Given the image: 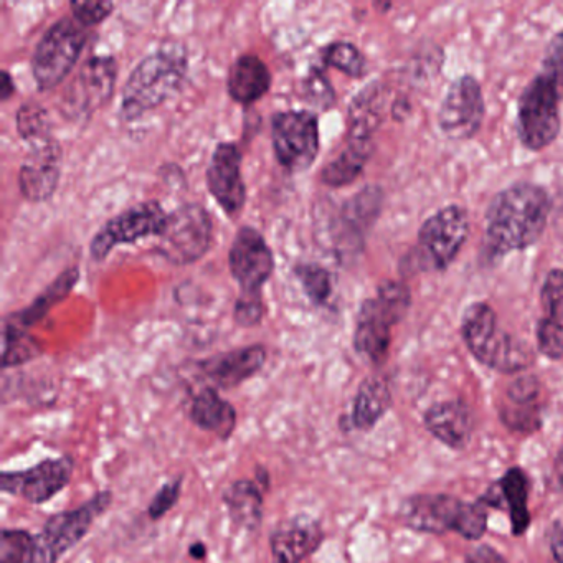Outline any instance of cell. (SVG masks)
<instances>
[{"label":"cell","instance_id":"1","mask_svg":"<svg viewBox=\"0 0 563 563\" xmlns=\"http://www.w3.org/2000/svg\"><path fill=\"white\" fill-rule=\"evenodd\" d=\"M552 202L542 187L516 184L497 194L487 209L486 239L494 255L522 252L545 232Z\"/></svg>","mask_w":563,"mask_h":563},{"label":"cell","instance_id":"2","mask_svg":"<svg viewBox=\"0 0 563 563\" xmlns=\"http://www.w3.org/2000/svg\"><path fill=\"white\" fill-rule=\"evenodd\" d=\"M189 71V55L180 42H166L131 71L121 95L120 118L136 121L179 93Z\"/></svg>","mask_w":563,"mask_h":563},{"label":"cell","instance_id":"3","mask_svg":"<svg viewBox=\"0 0 563 563\" xmlns=\"http://www.w3.org/2000/svg\"><path fill=\"white\" fill-rule=\"evenodd\" d=\"M398 519L417 532L443 536L460 533L467 540H479L487 530V510L479 500L466 503L448 494H415L398 509Z\"/></svg>","mask_w":563,"mask_h":563},{"label":"cell","instance_id":"4","mask_svg":"<svg viewBox=\"0 0 563 563\" xmlns=\"http://www.w3.org/2000/svg\"><path fill=\"white\" fill-rule=\"evenodd\" d=\"M411 295L400 282H384L375 298L365 299L355 321L354 349L361 357L374 365H382L388 357L391 329L410 309Z\"/></svg>","mask_w":563,"mask_h":563},{"label":"cell","instance_id":"5","mask_svg":"<svg viewBox=\"0 0 563 563\" xmlns=\"http://www.w3.org/2000/svg\"><path fill=\"white\" fill-rule=\"evenodd\" d=\"M461 334L471 354L486 367L516 374L532 365V351L497 328L496 312L486 302H474L464 311Z\"/></svg>","mask_w":563,"mask_h":563},{"label":"cell","instance_id":"6","mask_svg":"<svg viewBox=\"0 0 563 563\" xmlns=\"http://www.w3.org/2000/svg\"><path fill=\"white\" fill-rule=\"evenodd\" d=\"M470 235V217L460 206H448L424 220L417 245L404 260L401 272H441L460 255Z\"/></svg>","mask_w":563,"mask_h":563},{"label":"cell","instance_id":"7","mask_svg":"<svg viewBox=\"0 0 563 563\" xmlns=\"http://www.w3.org/2000/svg\"><path fill=\"white\" fill-rule=\"evenodd\" d=\"M90 38V29L65 15L47 29L32 55V75L38 91H51L77 67Z\"/></svg>","mask_w":563,"mask_h":563},{"label":"cell","instance_id":"8","mask_svg":"<svg viewBox=\"0 0 563 563\" xmlns=\"http://www.w3.org/2000/svg\"><path fill=\"white\" fill-rule=\"evenodd\" d=\"M113 504L111 490H100L81 506L62 510L48 517L41 533L35 536L31 563H58V560L78 545Z\"/></svg>","mask_w":563,"mask_h":563},{"label":"cell","instance_id":"9","mask_svg":"<svg viewBox=\"0 0 563 563\" xmlns=\"http://www.w3.org/2000/svg\"><path fill=\"white\" fill-rule=\"evenodd\" d=\"M212 243L213 220L209 210L200 203H184L169 213L156 252L173 265H192L210 252Z\"/></svg>","mask_w":563,"mask_h":563},{"label":"cell","instance_id":"10","mask_svg":"<svg viewBox=\"0 0 563 563\" xmlns=\"http://www.w3.org/2000/svg\"><path fill=\"white\" fill-rule=\"evenodd\" d=\"M560 98L559 87L543 74L537 75L520 95L517 131L527 150H545L559 136Z\"/></svg>","mask_w":563,"mask_h":563},{"label":"cell","instance_id":"11","mask_svg":"<svg viewBox=\"0 0 563 563\" xmlns=\"http://www.w3.org/2000/svg\"><path fill=\"white\" fill-rule=\"evenodd\" d=\"M272 143L276 161L291 174L314 164L321 146L318 114L312 110H286L273 114Z\"/></svg>","mask_w":563,"mask_h":563},{"label":"cell","instance_id":"12","mask_svg":"<svg viewBox=\"0 0 563 563\" xmlns=\"http://www.w3.org/2000/svg\"><path fill=\"white\" fill-rule=\"evenodd\" d=\"M169 213L157 200H146L108 220L90 242V256L101 263L118 245H131L140 240L161 236L166 232Z\"/></svg>","mask_w":563,"mask_h":563},{"label":"cell","instance_id":"13","mask_svg":"<svg viewBox=\"0 0 563 563\" xmlns=\"http://www.w3.org/2000/svg\"><path fill=\"white\" fill-rule=\"evenodd\" d=\"M117 78L118 65L113 57L88 58L65 91L62 113L75 121L93 117L113 97Z\"/></svg>","mask_w":563,"mask_h":563},{"label":"cell","instance_id":"14","mask_svg":"<svg viewBox=\"0 0 563 563\" xmlns=\"http://www.w3.org/2000/svg\"><path fill=\"white\" fill-rule=\"evenodd\" d=\"M74 473L75 460L70 454L48 457L29 470L4 471L0 476V490L41 506L62 493Z\"/></svg>","mask_w":563,"mask_h":563},{"label":"cell","instance_id":"15","mask_svg":"<svg viewBox=\"0 0 563 563\" xmlns=\"http://www.w3.org/2000/svg\"><path fill=\"white\" fill-rule=\"evenodd\" d=\"M229 266L240 292L263 295V286L275 272V256L260 230L253 227L239 229L230 246Z\"/></svg>","mask_w":563,"mask_h":563},{"label":"cell","instance_id":"16","mask_svg":"<svg viewBox=\"0 0 563 563\" xmlns=\"http://www.w3.org/2000/svg\"><path fill=\"white\" fill-rule=\"evenodd\" d=\"M486 104L479 81L464 75L454 81L441 103L438 123L444 136L453 141H467L483 126Z\"/></svg>","mask_w":563,"mask_h":563},{"label":"cell","instance_id":"17","mask_svg":"<svg viewBox=\"0 0 563 563\" xmlns=\"http://www.w3.org/2000/svg\"><path fill=\"white\" fill-rule=\"evenodd\" d=\"M242 163L239 144L220 143L217 144L207 167V189L230 219H236L246 202Z\"/></svg>","mask_w":563,"mask_h":563},{"label":"cell","instance_id":"18","mask_svg":"<svg viewBox=\"0 0 563 563\" xmlns=\"http://www.w3.org/2000/svg\"><path fill=\"white\" fill-rule=\"evenodd\" d=\"M64 151L54 136L31 144L19 170V189L27 202H47L60 184Z\"/></svg>","mask_w":563,"mask_h":563},{"label":"cell","instance_id":"19","mask_svg":"<svg viewBox=\"0 0 563 563\" xmlns=\"http://www.w3.org/2000/svg\"><path fill=\"white\" fill-rule=\"evenodd\" d=\"M268 352L263 344L245 345L197 362V368L213 388L232 390L255 377L265 365Z\"/></svg>","mask_w":563,"mask_h":563},{"label":"cell","instance_id":"20","mask_svg":"<svg viewBox=\"0 0 563 563\" xmlns=\"http://www.w3.org/2000/svg\"><path fill=\"white\" fill-rule=\"evenodd\" d=\"M325 533L319 520L299 514L279 523L269 536L272 563H302L314 555L324 542Z\"/></svg>","mask_w":563,"mask_h":563},{"label":"cell","instance_id":"21","mask_svg":"<svg viewBox=\"0 0 563 563\" xmlns=\"http://www.w3.org/2000/svg\"><path fill=\"white\" fill-rule=\"evenodd\" d=\"M530 481L522 467H510L500 479L490 484L489 489L481 496L484 507L506 509L512 523V533L523 536L530 526L529 512Z\"/></svg>","mask_w":563,"mask_h":563},{"label":"cell","instance_id":"22","mask_svg":"<svg viewBox=\"0 0 563 563\" xmlns=\"http://www.w3.org/2000/svg\"><path fill=\"white\" fill-rule=\"evenodd\" d=\"M384 194L378 187L371 186L355 194L342 206L338 219V249H357L362 245L378 213H380Z\"/></svg>","mask_w":563,"mask_h":563},{"label":"cell","instance_id":"23","mask_svg":"<svg viewBox=\"0 0 563 563\" xmlns=\"http://www.w3.org/2000/svg\"><path fill=\"white\" fill-rule=\"evenodd\" d=\"M424 427L451 450H464L473 438V415L463 401H440L428 408Z\"/></svg>","mask_w":563,"mask_h":563},{"label":"cell","instance_id":"24","mask_svg":"<svg viewBox=\"0 0 563 563\" xmlns=\"http://www.w3.org/2000/svg\"><path fill=\"white\" fill-rule=\"evenodd\" d=\"M272 88V71L255 54H243L233 62L227 77V91L235 103L250 107L266 97Z\"/></svg>","mask_w":563,"mask_h":563},{"label":"cell","instance_id":"25","mask_svg":"<svg viewBox=\"0 0 563 563\" xmlns=\"http://www.w3.org/2000/svg\"><path fill=\"white\" fill-rule=\"evenodd\" d=\"M189 418L200 430L216 434L219 440L229 441L239 423L236 408L213 387H203L192 398Z\"/></svg>","mask_w":563,"mask_h":563},{"label":"cell","instance_id":"26","mask_svg":"<svg viewBox=\"0 0 563 563\" xmlns=\"http://www.w3.org/2000/svg\"><path fill=\"white\" fill-rule=\"evenodd\" d=\"M255 479H239L230 484L223 493L222 500L229 510L233 527L246 533H256L265 516V494Z\"/></svg>","mask_w":563,"mask_h":563},{"label":"cell","instance_id":"27","mask_svg":"<svg viewBox=\"0 0 563 563\" xmlns=\"http://www.w3.org/2000/svg\"><path fill=\"white\" fill-rule=\"evenodd\" d=\"M374 154V141L345 136L341 153L322 167L321 180L331 189L351 186L364 173L365 166Z\"/></svg>","mask_w":563,"mask_h":563},{"label":"cell","instance_id":"28","mask_svg":"<svg viewBox=\"0 0 563 563\" xmlns=\"http://www.w3.org/2000/svg\"><path fill=\"white\" fill-rule=\"evenodd\" d=\"M387 93L380 84H371L355 95L349 104L347 137L372 140L375 131L384 123Z\"/></svg>","mask_w":563,"mask_h":563},{"label":"cell","instance_id":"29","mask_svg":"<svg viewBox=\"0 0 563 563\" xmlns=\"http://www.w3.org/2000/svg\"><path fill=\"white\" fill-rule=\"evenodd\" d=\"M390 407L391 391L387 378L372 375L358 385L349 420L355 430L371 431Z\"/></svg>","mask_w":563,"mask_h":563},{"label":"cell","instance_id":"30","mask_svg":"<svg viewBox=\"0 0 563 563\" xmlns=\"http://www.w3.org/2000/svg\"><path fill=\"white\" fill-rule=\"evenodd\" d=\"M78 282H80V268L71 266V268L62 272L55 278V282L51 283L27 308L12 312V314L5 316V318L14 322V324L21 325V328H32V325L41 322L55 306L60 305L67 296H70Z\"/></svg>","mask_w":563,"mask_h":563},{"label":"cell","instance_id":"31","mask_svg":"<svg viewBox=\"0 0 563 563\" xmlns=\"http://www.w3.org/2000/svg\"><path fill=\"white\" fill-rule=\"evenodd\" d=\"M41 342L27 329L4 318L2 321V368L19 367L41 357Z\"/></svg>","mask_w":563,"mask_h":563},{"label":"cell","instance_id":"32","mask_svg":"<svg viewBox=\"0 0 563 563\" xmlns=\"http://www.w3.org/2000/svg\"><path fill=\"white\" fill-rule=\"evenodd\" d=\"M322 64L342 71L347 77L364 78L367 74V60L364 54L351 42H332L322 51Z\"/></svg>","mask_w":563,"mask_h":563},{"label":"cell","instance_id":"33","mask_svg":"<svg viewBox=\"0 0 563 563\" xmlns=\"http://www.w3.org/2000/svg\"><path fill=\"white\" fill-rule=\"evenodd\" d=\"M15 128L22 140L34 144L52 137V123L48 111L37 101H25L15 113Z\"/></svg>","mask_w":563,"mask_h":563},{"label":"cell","instance_id":"34","mask_svg":"<svg viewBox=\"0 0 563 563\" xmlns=\"http://www.w3.org/2000/svg\"><path fill=\"white\" fill-rule=\"evenodd\" d=\"M306 296L314 306H325L332 296V275L318 263H298L292 269Z\"/></svg>","mask_w":563,"mask_h":563},{"label":"cell","instance_id":"35","mask_svg":"<svg viewBox=\"0 0 563 563\" xmlns=\"http://www.w3.org/2000/svg\"><path fill=\"white\" fill-rule=\"evenodd\" d=\"M35 537L24 529H4L0 533V563H31Z\"/></svg>","mask_w":563,"mask_h":563},{"label":"cell","instance_id":"36","mask_svg":"<svg viewBox=\"0 0 563 563\" xmlns=\"http://www.w3.org/2000/svg\"><path fill=\"white\" fill-rule=\"evenodd\" d=\"M302 98L306 103L319 111L331 110L335 104V91L324 70L312 67L302 80Z\"/></svg>","mask_w":563,"mask_h":563},{"label":"cell","instance_id":"37","mask_svg":"<svg viewBox=\"0 0 563 563\" xmlns=\"http://www.w3.org/2000/svg\"><path fill=\"white\" fill-rule=\"evenodd\" d=\"M537 349L552 361L563 357V324L559 319H540L537 324Z\"/></svg>","mask_w":563,"mask_h":563},{"label":"cell","instance_id":"38","mask_svg":"<svg viewBox=\"0 0 563 563\" xmlns=\"http://www.w3.org/2000/svg\"><path fill=\"white\" fill-rule=\"evenodd\" d=\"M183 486L184 476H177L174 479L167 481L151 499L150 506H147V517L154 520V522L166 517L179 503Z\"/></svg>","mask_w":563,"mask_h":563},{"label":"cell","instance_id":"39","mask_svg":"<svg viewBox=\"0 0 563 563\" xmlns=\"http://www.w3.org/2000/svg\"><path fill=\"white\" fill-rule=\"evenodd\" d=\"M266 314L263 295H243L240 292L233 308V321L243 329L256 328L262 324Z\"/></svg>","mask_w":563,"mask_h":563},{"label":"cell","instance_id":"40","mask_svg":"<svg viewBox=\"0 0 563 563\" xmlns=\"http://www.w3.org/2000/svg\"><path fill=\"white\" fill-rule=\"evenodd\" d=\"M542 306L549 318L563 319V269H552L542 286Z\"/></svg>","mask_w":563,"mask_h":563},{"label":"cell","instance_id":"41","mask_svg":"<svg viewBox=\"0 0 563 563\" xmlns=\"http://www.w3.org/2000/svg\"><path fill=\"white\" fill-rule=\"evenodd\" d=\"M71 15L87 29L97 27L107 21L114 11L113 2H70Z\"/></svg>","mask_w":563,"mask_h":563},{"label":"cell","instance_id":"42","mask_svg":"<svg viewBox=\"0 0 563 563\" xmlns=\"http://www.w3.org/2000/svg\"><path fill=\"white\" fill-rule=\"evenodd\" d=\"M517 407H539L540 384L533 375L517 378L507 388V401Z\"/></svg>","mask_w":563,"mask_h":563},{"label":"cell","instance_id":"43","mask_svg":"<svg viewBox=\"0 0 563 563\" xmlns=\"http://www.w3.org/2000/svg\"><path fill=\"white\" fill-rule=\"evenodd\" d=\"M540 74L549 77L563 95V32L556 34L547 47Z\"/></svg>","mask_w":563,"mask_h":563},{"label":"cell","instance_id":"44","mask_svg":"<svg viewBox=\"0 0 563 563\" xmlns=\"http://www.w3.org/2000/svg\"><path fill=\"white\" fill-rule=\"evenodd\" d=\"M466 563H507L506 559L490 545H479L466 555Z\"/></svg>","mask_w":563,"mask_h":563},{"label":"cell","instance_id":"45","mask_svg":"<svg viewBox=\"0 0 563 563\" xmlns=\"http://www.w3.org/2000/svg\"><path fill=\"white\" fill-rule=\"evenodd\" d=\"M550 550L556 563H563V523H555L549 532Z\"/></svg>","mask_w":563,"mask_h":563},{"label":"cell","instance_id":"46","mask_svg":"<svg viewBox=\"0 0 563 563\" xmlns=\"http://www.w3.org/2000/svg\"><path fill=\"white\" fill-rule=\"evenodd\" d=\"M15 95V81L14 78L11 77L8 70H2V81H0V101L5 103V101L11 100Z\"/></svg>","mask_w":563,"mask_h":563},{"label":"cell","instance_id":"47","mask_svg":"<svg viewBox=\"0 0 563 563\" xmlns=\"http://www.w3.org/2000/svg\"><path fill=\"white\" fill-rule=\"evenodd\" d=\"M553 229H555L556 235L563 240V196L560 194L559 203L553 209Z\"/></svg>","mask_w":563,"mask_h":563},{"label":"cell","instance_id":"48","mask_svg":"<svg viewBox=\"0 0 563 563\" xmlns=\"http://www.w3.org/2000/svg\"><path fill=\"white\" fill-rule=\"evenodd\" d=\"M253 479L256 481V483L260 484V486L263 487L265 490H269V483H272V479H269V473L266 467L258 466L255 471V477Z\"/></svg>","mask_w":563,"mask_h":563},{"label":"cell","instance_id":"49","mask_svg":"<svg viewBox=\"0 0 563 563\" xmlns=\"http://www.w3.org/2000/svg\"><path fill=\"white\" fill-rule=\"evenodd\" d=\"M189 555L196 560H206L207 559V545L203 542H194L192 545L189 547Z\"/></svg>","mask_w":563,"mask_h":563},{"label":"cell","instance_id":"50","mask_svg":"<svg viewBox=\"0 0 563 563\" xmlns=\"http://www.w3.org/2000/svg\"><path fill=\"white\" fill-rule=\"evenodd\" d=\"M555 473L559 476L560 483L563 484V448L556 453L555 457Z\"/></svg>","mask_w":563,"mask_h":563}]
</instances>
